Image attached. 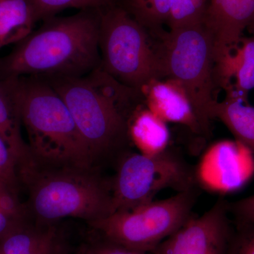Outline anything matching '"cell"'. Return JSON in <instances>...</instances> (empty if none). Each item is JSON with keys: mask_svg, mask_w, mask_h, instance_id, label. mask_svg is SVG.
Here are the masks:
<instances>
[{"mask_svg": "<svg viewBox=\"0 0 254 254\" xmlns=\"http://www.w3.org/2000/svg\"><path fill=\"white\" fill-rule=\"evenodd\" d=\"M232 83L234 89L248 101L254 88V36L244 37L236 51L215 65V79L218 88Z\"/></svg>", "mask_w": 254, "mask_h": 254, "instance_id": "14", "label": "cell"}, {"mask_svg": "<svg viewBox=\"0 0 254 254\" xmlns=\"http://www.w3.org/2000/svg\"><path fill=\"white\" fill-rule=\"evenodd\" d=\"M76 254H145L125 248L102 239L83 244L76 250Z\"/></svg>", "mask_w": 254, "mask_h": 254, "instance_id": "24", "label": "cell"}, {"mask_svg": "<svg viewBox=\"0 0 254 254\" xmlns=\"http://www.w3.org/2000/svg\"><path fill=\"white\" fill-rule=\"evenodd\" d=\"M5 80L27 132L35 168L97 169L67 106L47 80L37 76Z\"/></svg>", "mask_w": 254, "mask_h": 254, "instance_id": "3", "label": "cell"}, {"mask_svg": "<svg viewBox=\"0 0 254 254\" xmlns=\"http://www.w3.org/2000/svg\"><path fill=\"white\" fill-rule=\"evenodd\" d=\"M228 210L238 225L254 224V195L235 203H229Z\"/></svg>", "mask_w": 254, "mask_h": 254, "instance_id": "25", "label": "cell"}, {"mask_svg": "<svg viewBox=\"0 0 254 254\" xmlns=\"http://www.w3.org/2000/svg\"><path fill=\"white\" fill-rule=\"evenodd\" d=\"M150 35L120 4L100 11V68L141 93L150 82L163 79Z\"/></svg>", "mask_w": 254, "mask_h": 254, "instance_id": "6", "label": "cell"}, {"mask_svg": "<svg viewBox=\"0 0 254 254\" xmlns=\"http://www.w3.org/2000/svg\"><path fill=\"white\" fill-rule=\"evenodd\" d=\"M210 0H173L170 29L203 23Z\"/></svg>", "mask_w": 254, "mask_h": 254, "instance_id": "21", "label": "cell"}, {"mask_svg": "<svg viewBox=\"0 0 254 254\" xmlns=\"http://www.w3.org/2000/svg\"><path fill=\"white\" fill-rule=\"evenodd\" d=\"M19 180L28 187V215L38 225H51L66 218L90 223L113 213L111 181L100 176L98 169L34 168Z\"/></svg>", "mask_w": 254, "mask_h": 254, "instance_id": "4", "label": "cell"}, {"mask_svg": "<svg viewBox=\"0 0 254 254\" xmlns=\"http://www.w3.org/2000/svg\"><path fill=\"white\" fill-rule=\"evenodd\" d=\"M252 152L237 141H219L205 153L195 171L208 190L227 192L240 188L253 173Z\"/></svg>", "mask_w": 254, "mask_h": 254, "instance_id": "10", "label": "cell"}, {"mask_svg": "<svg viewBox=\"0 0 254 254\" xmlns=\"http://www.w3.org/2000/svg\"><path fill=\"white\" fill-rule=\"evenodd\" d=\"M238 226V232L230 239L227 254H254V224Z\"/></svg>", "mask_w": 254, "mask_h": 254, "instance_id": "23", "label": "cell"}, {"mask_svg": "<svg viewBox=\"0 0 254 254\" xmlns=\"http://www.w3.org/2000/svg\"><path fill=\"white\" fill-rule=\"evenodd\" d=\"M195 181L194 170L173 150L168 148L153 156L125 153L119 160L116 175L111 181L113 213L153 201L165 189L178 193L193 190Z\"/></svg>", "mask_w": 254, "mask_h": 254, "instance_id": "8", "label": "cell"}, {"mask_svg": "<svg viewBox=\"0 0 254 254\" xmlns=\"http://www.w3.org/2000/svg\"><path fill=\"white\" fill-rule=\"evenodd\" d=\"M43 78V77H41ZM67 106L89 150L95 168L108 158H120L129 143L128 112L143 97L98 67L81 77L43 78Z\"/></svg>", "mask_w": 254, "mask_h": 254, "instance_id": "2", "label": "cell"}, {"mask_svg": "<svg viewBox=\"0 0 254 254\" xmlns=\"http://www.w3.org/2000/svg\"><path fill=\"white\" fill-rule=\"evenodd\" d=\"M147 108L165 123L184 125L204 136L199 121L181 85L170 78L150 82L141 91Z\"/></svg>", "mask_w": 254, "mask_h": 254, "instance_id": "12", "label": "cell"}, {"mask_svg": "<svg viewBox=\"0 0 254 254\" xmlns=\"http://www.w3.org/2000/svg\"><path fill=\"white\" fill-rule=\"evenodd\" d=\"M203 24L211 34L215 63L233 54L254 28V0H210Z\"/></svg>", "mask_w": 254, "mask_h": 254, "instance_id": "11", "label": "cell"}, {"mask_svg": "<svg viewBox=\"0 0 254 254\" xmlns=\"http://www.w3.org/2000/svg\"><path fill=\"white\" fill-rule=\"evenodd\" d=\"M21 126L11 88L6 80L0 78V136L17 160L18 173L27 172L35 166L29 147L21 135Z\"/></svg>", "mask_w": 254, "mask_h": 254, "instance_id": "15", "label": "cell"}, {"mask_svg": "<svg viewBox=\"0 0 254 254\" xmlns=\"http://www.w3.org/2000/svg\"><path fill=\"white\" fill-rule=\"evenodd\" d=\"M27 222H18L0 210V240Z\"/></svg>", "mask_w": 254, "mask_h": 254, "instance_id": "26", "label": "cell"}, {"mask_svg": "<svg viewBox=\"0 0 254 254\" xmlns=\"http://www.w3.org/2000/svg\"><path fill=\"white\" fill-rule=\"evenodd\" d=\"M172 3L173 0H122L120 4L150 35L156 36L168 24Z\"/></svg>", "mask_w": 254, "mask_h": 254, "instance_id": "18", "label": "cell"}, {"mask_svg": "<svg viewBox=\"0 0 254 254\" xmlns=\"http://www.w3.org/2000/svg\"><path fill=\"white\" fill-rule=\"evenodd\" d=\"M226 96L217 100L210 109L212 120L221 121L236 141L254 153V107L234 89L232 83L225 88Z\"/></svg>", "mask_w": 254, "mask_h": 254, "instance_id": "13", "label": "cell"}, {"mask_svg": "<svg viewBox=\"0 0 254 254\" xmlns=\"http://www.w3.org/2000/svg\"><path fill=\"white\" fill-rule=\"evenodd\" d=\"M36 23L56 16L64 10L101 11L120 3V0H28Z\"/></svg>", "mask_w": 254, "mask_h": 254, "instance_id": "19", "label": "cell"}, {"mask_svg": "<svg viewBox=\"0 0 254 254\" xmlns=\"http://www.w3.org/2000/svg\"><path fill=\"white\" fill-rule=\"evenodd\" d=\"M156 49L163 78L181 85L187 93L203 129L211 134L210 109L215 102V50L213 38L203 23L162 31Z\"/></svg>", "mask_w": 254, "mask_h": 254, "instance_id": "5", "label": "cell"}, {"mask_svg": "<svg viewBox=\"0 0 254 254\" xmlns=\"http://www.w3.org/2000/svg\"><path fill=\"white\" fill-rule=\"evenodd\" d=\"M229 203L219 198L198 218H190L164 240L154 254H227L231 239Z\"/></svg>", "mask_w": 254, "mask_h": 254, "instance_id": "9", "label": "cell"}, {"mask_svg": "<svg viewBox=\"0 0 254 254\" xmlns=\"http://www.w3.org/2000/svg\"><path fill=\"white\" fill-rule=\"evenodd\" d=\"M35 23L28 0H0V50L26 38Z\"/></svg>", "mask_w": 254, "mask_h": 254, "instance_id": "17", "label": "cell"}, {"mask_svg": "<svg viewBox=\"0 0 254 254\" xmlns=\"http://www.w3.org/2000/svg\"><path fill=\"white\" fill-rule=\"evenodd\" d=\"M54 227L25 224L0 240V254H29L49 235Z\"/></svg>", "mask_w": 254, "mask_h": 254, "instance_id": "20", "label": "cell"}, {"mask_svg": "<svg viewBox=\"0 0 254 254\" xmlns=\"http://www.w3.org/2000/svg\"><path fill=\"white\" fill-rule=\"evenodd\" d=\"M100 11L53 16L0 58V78L81 77L100 66Z\"/></svg>", "mask_w": 254, "mask_h": 254, "instance_id": "1", "label": "cell"}, {"mask_svg": "<svg viewBox=\"0 0 254 254\" xmlns=\"http://www.w3.org/2000/svg\"><path fill=\"white\" fill-rule=\"evenodd\" d=\"M0 181L18 190V162L9 145L0 136Z\"/></svg>", "mask_w": 254, "mask_h": 254, "instance_id": "22", "label": "cell"}, {"mask_svg": "<svg viewBox=\"0 0 254 254\" xmlns=\"http://www.w3.org/2000/svg\"><path fill=\"white\" fill-rule=\"evenodd\" d=\"M128 136L142 154L153 156L168 149L170 132L167 123L148 108H138L128 121Z\"/></svg>", "mask_w": 254, "mask_h": 254, "instance_id": "16", "label": "cell"}, {"mask_svg": "<svg viewBox=\"0 0 254 254\" xmlns=\"http://www.w3.org/2000/svg\"><path fill=\"white\" fill-rule=\"evenodd\" d=\"M195 199L193 189L88 224L103 240L140 253H153L191 218Z\"/></svg>", "mask_w": 254, "mask_h": 254, "instance_id": "7", "label": "cell"}]
</instances>
